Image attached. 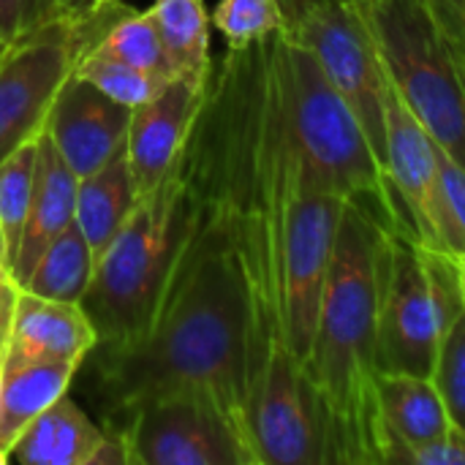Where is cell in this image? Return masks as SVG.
Instances as JSON below:
<instances>
[{
  "mask_svg": "<svg viewBox=\"0 0 465 465\" xmlns=\"http://www.w3.org/2000/svg\"><path fill=\"white\" fill-rule=\"evenodd\" d=\"M452 264H455V275H458V292H460V300L465 305V253L452 256Z\"/></svg>",
  "mask_w": 465,
  "mask_h": 465,
  "instance_id": "obj_33",
  "label": "cell"
},
{
  "mask_svg": "<svg viewBox=\"0 0 465 465\" xmlns=\"http://www.w3.org/2000/svg\"><path fill=\"white\" fill-rule=\"evenodd\" d=\"M139 188L131 172L128 147L117 153L109 163L95 169L87 177H79L76 185V215L74 223L84 234L95 262L104 256L109 242L117 237L128 215L139 202Z\"/></svg>",
  "mask_w": 465,
  "mask_h": 465,
  "instance_id": "obj_17",
  "label": "cell"
},
{
  "mask_svg": "<svg viewBox=\"0 0 465 465\" xmlns=\"http://www.w3.org/2000/svg\"><path fill=\"white\" fill-rule=\"evenodd\" d=\"M79 368L76 362H33L0 373V452L5 458L25 428L68 392Z\"/></svg>",
  "mask_w": 465,
  "mask_h": 465,
  "instance_id": "obj_18",
  "label": "cell"
},
{
  "mask_svg": "<svg viewBox=\"0 0 465 465\" xmlns=\"http://www.w3.org/2000/svg\"><path fill=\"white\" fill-rule=\"evenodd\" d=\"M5 49H8V46H5V44H3V41H0V57H3V54H5Z\"/></svg>",
  "mask_w": 465,
  "mask_h": 465,
  "instance_id": "obj_36",
  "label": "cell"
},
{
  "mask_svg": "<svg viewBox=\"0 0 465 465\" xmlns=\"http://www.w3.org/2000/svg\"><path fill=\"white\" fill-rule=\"evenodd\" d=\"M221 207L248 297V403L308 376L316 308L349 196L308 155L292 120L281 33L213 63L183 147Z\"/></svg>",
  "mask_w": 465,
  "mask_h": 465,
  "instance_id": "obj_1",
  "label": "cell"
},
{
  "mask_svg": "<svg viewBox=\"0 0 465 465\" xmlns=\"http://www.w3.org/2000/svg\"><path fill=\"white\" fill-rule=\"evenodd\" d=\"M379 420L384 430V465L409 450L428 447L450 433L452 422L430 376L379 373Z\"/></svg>",
  "mask_w": 465,
  "mask_h": 465,
  "instance_id": "obj_15",
  "label": "cell"
},
{
  "mask_svg": "<svg viewBox=\"0 0 465 465\" xmlns=\"http://www.w3.org/2000/svg\"><path fill=\"white\" fill-rule=\"evenodd\" d=\"M395 465H465V433L450 428L439 441L403 452Z\"/></svg>",
  "mask_w": 465,
  "mask_h": 465,
  "instance_id": "obj_28",
  "label": "cell"
},
{
  "mask_svg": "<svg viewBox=\"0 0 465 465\" xmlns=\"http://www.w3.org/2000/svg\"><path fill=\"white\" fill-rule=\"evenodd\" d=\"M360 11L398 93L465 169V46L447 35L425 0H371Z\"/></svg>",
  "mask_w": 465,
  "mask_h": 465,
  "instance_id": "obj_5",
  "label": "cell"
},
{
  "mask_svg": "<svg viewBox=\"0 0 465 465\" xmlns=\"http://www.w3.org/2000/svg\"><path fill=\"white\" fill-rule=\"evenodd\" d=\"M289 35L313 54L384 166L387 68L360 5L351 0H330L311 11L294 30H289Z\"/></svg>",
  "mask_w": 465,
  "mask_h": 465,
  "instance_id": "obj_9",
  "label": "cell"
},
{
  "mask_svg": "<svg viewBox=\"0 0 465 465\" xmlns=\"http://www.w3.org/2000/svg\"><path fill=\"white\" fill-rule=\"evenodd\" d=\"M0 253L5 256V242H3V229H0ZM5 262H8V256H5ZM11 267V264H8Z\"/></svg>",
  "mask_w": 465,
  "mask_h": 465,
  "instance_id": "obj_35",
  "label": "cell"
},
{
  "mask_svg": "<svg viewBox=\"0 0 465 465\" xmlns=\"http://www.w3.org/2000/svg\"><path fill=\"white\" fill-rule=\"evenodd\" d=\"M188 188L191 223L153 324L142 338L123 346H95L87 357L93 360L95 398L106 417L120 420L142 401L202 390L226 409L251 441L245 283L221 207L191 172Z\"/></svg>",
  "mask_w": 465,
  "mask_h": 465,
  "instance_id": "obj_2",
  "label": "cell"
},
{
  "mask_svg": "<svg viewBox=\"0 0 465 465\" xmlns=\"http://www.w3.org/2000/svg\"><path fill=\"white\" fill-rule=\"evenodd\" d=\"M169 65L174 74L207 79L210 57V14L204 0H155L150 5Z\"/></svg>",
  "mask_w": 465,
  "mask_h": 465,
  "instance_id": "obj_19",
  "label": "cell"
},
{
  "mask_svg": "<svg viewBox=\"0 0 465 465\" xmlns=\"http://www.w3.org/2000/svg\"><path fill=\"white\" fill-rule=\"evenodd\" d=\"M439 144L409 109L387 74L384 90V177L392 204V223L433 245Z\"/></svg>",
  "mask_w": 465,
  "mask_h": 465,
  "instance_id": "obj_10",
  "label": "cell"
},
{
  "mask_svg": "<svg viewBox=\"0 0 465 465\" xmlns=\"http://www.w3.org/2000/svg\"><path fill=\"white\" fill-rule=\"evenodd\" d=\"M114 422L131 465H259L245 430L202 390H177L128 409Z\"/></svg>",
  "mask_w": 465,
  "mask_h": 465,
  "instance_id": "obj_8",
  "label": "cell"
},
{
  "mask_svg": "<svg viewBox=\"0 0 465 465\" xmlns=\"http://www.w3.org/2000/svg\"><path fill=\"white\" fill-rule=\"evenodd\" d=\"M351 3H357V5H362V3H371V0H351Z\"/></svg>",
  "mask_w": 465,
  "mask_h": 465,
  "instance_id": "obj_37",
  "label": "cell"
},
{
  "mask_svg": "<svg viewBox=\"0 0 465 465\" xmlns=\"http://www.w3.org/2000/svg\"><path fill=\"white\" fill-rule=\"evenodd\" d=\"M95 346H98V335L82 302L44 300L22 289L0 373L33 362L84 365V360Z\"/></svg>",
  "mask_w": 465,
  "mask_h": 465,
  "instance_id": "obj_13",
  "label": "cell"
},
{
  "mask_svg": "<svg viewBox=\"0 0 465 465\" xmlns=\"http://www.w3.org/2000/svg\"><path fill=\"white\" fill-rule=\"evenodd\" d=\"M430 379L441 392L452 428L465 433V308L441 338Z\"/></svg>",
  "mask_w": 465,
  "mask_h": 465,
  "instance_id": "obj_26",
  "label": "cell"
},
{
  "mask_svg": "<svg viewBox=\"0 0 465 465\" xmlns=\"http://www.w3.org/2000/svg\"><path fill=\"white\" fill-rule=\"evenodd\" d=\"M125 11V3L109 0L90 16H60L5 49L0 57V163L46 131L54 98L79 57L87 54Z\"/></svg>",
  "mask_w": 465,
  "mask_h": 465,
  "instance_id": "obj_7",
  "label": "cell"
},
{
  "mask_svg": "<svg viewBox=\"0 0 465 465\" xmlns=\"http://www.w3.org/2000/svg\"><path fill=\"white\" fill-rule=\"evenodd\" d=\"M390 210L351 196L343 207L305 371L330 414L338 465H384L379 420V281Z\"/></svg>",
  "mask_w": 465,
  "mask_h": 465,
  "instance_id": "obj_3",
  "label": "cell"
},
{
  "mask_svg": "<svg viewBox=\"0 0 465 465\" xmlns=\"http://www.w3.org/2000/svg\"><path fill=\"white\" fill-rule=\"evenodd\" d=\"M281 3V11H283V33L294 30L311 11H316L319 5L330 3V0H278Z\"/></svg>",
  "mask_w": 465,
  "mask_h": 465,
  "instance_id": "obj_31",
  "label": "cell"
},
{
  "mask_svg": "<svg viewBox=\"0 0 465 465\" xmlns=\"http://www.w3.org/2000/svg\"><path fill=\"white\" fill-rule=\"evenodd\" d=\"M191 223V188L183 153L169 172L139 196L134 213L95 262L82 297L98 346H123L147 332L169 270Z\"/></svg>",
  "mask_w": 465,
  "mask_h": 465,
  "instance_id": "obj_4",
  "label": "cell"
},
{
  "mask_svg": "<svg viewBox=\"0 0 465 465\" xmlns=\"http://www.w3.org/2000/svg\"><path fill=\"white\" fill-rule=\"evenodd\" d=\"M19 292H22V286L16 281H0V368H3L5 346H8V335H11V322H14Z\"/></svg>",
  "mask_w": 465,
  "mask_h": 465,
  "instance_id": "obj_30",
  "label": "cell"
},
{
  "mask_svg": "<svg viewBox=\"0 0 465 465\" xmlns=\"http://www.w3.org/2000/svg\"><path fill=\"white\" fill-rule=\"evenodd\" d=\"M95 272V256L79 232L76 223H71L52 245L41 253L35 267L30 270L25 281V292L44 297V300H60V302H82L90 281Z\"/></svg>",
  "mask_w": 465,
  "mask_h": 465,
  "instance_id": "obj_20",
  "label": "cell"
},
{
  "mask_svg": "<svg viewBox=\"0 0 465 465\" xmlns=\"http://www.w3.org/2000/svg\"><path fill=\"white\" fill-rule=\"evenodd\" d=\"M74 74H79L82 79L93 82L98 90H104L109 98L125 104V106H139L144 101H150L169 79L166 76H155V74H147V71H139L101 49H90L87 54L79 57Z\"/></svg>",
  "mask_w": 465,
  "mask_h": 465,
  "instance_id": "obj_23",
  "label": "cell"
},
{
  "mask_svg": "<svg viewBox=\"0 0 465 465\" xmlns=\"http://www.w3.org/2000/svg\"><path fill=\"white\" fill-rule=\"evenodd\" d=\"M131 106L71 74L49 112L46 136L76 177H87L128 147Z\"/></svg>",
  "mask_w": 465,
  "mask_h": 465,
  "instance_id": "obj_11",
  "label": "cell"
},
{
  "mask_svg": "<svg viewBox=\"0 0 465 465\" xmlns=\"http://www.w3.org/2000/svg\"><path fill=\"white\" fill-rule=\"evenodd\" d=\"M213 22L232 49L264 41L286 27L278 0H221Z\"/></svg>",
  "mask_w": 465,
  "mask_h": 465,
  "instance_id": "obj_25",
  "label": "cell"
},
{
  "mask_svg": "<svg viewBox=\"0 0 465 465\" xmlns=\"http://www.w3.org/2000/svg\"><path fill=\"white\" fill-rule=\"evenodd\" d=\"M436 22L447 30V35L465 46V0H425Z\"/></svg>",
  "mask_w": 465,
  "mask_h": 465,
  "instance_id": "obj_29",
  "label": "cell"
},
{
  "mask_svg": "<svg viewBox=\"0 0 465 465\" xmlns=\"http://www.w3.org/2000/svg\"><path fill=\"white\" fill-rule=\"evenodd\" d=\"M57 8L63 11V16H74V19H82V16H90L95 11H101L109 0H54Z\"/></svg>",
  "mask_w": 465,
  "mask_h": 465,
  "instance_id": "obj_32",
  "label": "cell"
},
{
  "mask_svg": "<svg viewBox=\"0 0 465 465\" xmlns=\"http://www.w3.org/2000/svg\"><path fill=\"white\" fill-rule=\"evenodd\" d=\"M33 172H35V142L19 147L0 163V229L5 242L8 264H14L30 199H33Z\"/></svg>",
  "mask_w": 465,
  "mask_h": 465,
  "instance_id": "obj_22",
  "label": "cell"
},
{
  "mask_svg": "<svg viewBox=\"0 0 465 465\" xmlns=\"http://www.w3.org/2000/svg\"><path fill=\"white\" fill-rule=\"evenodd\" d=\"M463 308L452 256L390 223L379 281V373L430 376L441 338Z\"/></svg>",
  "mask_w": 465,
  "mask_h": 465,
  "instance_id": "obj_6",
  "label": "cell"
},
{
  "mask_svg": "<svg viewBox=\"0 0 465 465\" xmlns=\"http://www.w3.org/2000/svg\"><path fill=\"white\" fill-rule=\"evenodd\" d=\"M106 430L63 395L38 414L8 452V460L25 465H93Z\"/></svg>",
  "mask_w": 465,
  "mask_h": 465,
  "instance_id": "obj_16",
  "label": "cell"
},
{
  "mask_svg": "<svg viewBox=\"0 0 465 465\" xmlns=\"http://www.w3.org/2000/svg\"><path fill=\"white\" fill-rule=\"evenodd\" d=\"M207 79L174 74L150 101L131 109L128 161L139 193L150 191L177 161L207 98Z\"/></svg>",
  "mask_w": 465,
  "mask_h": 465,
  "instance_id": "obj_12",
  "label": "cell"
},
{
  "mask_svg": "<svg viewBox=\"0 0 465 465\" xmlns=\"http://www.w3.org/2000/svg\"><path fill=\"white\" fill-rule=\"evenodd\" d=\"M60 16L54 0H0V41L14 46Z\"/></svg>",
  "mask_w": 465,
  "mask_h": 465,
  "instance_id": "obj_27",
  "label": "cell"
},
{
  "mask_svg": "<svg viewBox=\"0 0 465 465\" xmlns=\"http://www.w3.org/2000/svg\"><path fill=\"white\" fill-rule=\"evenodd\" d=\"M76 185L79 177L63 161L46 131L35 139V172H33V199L22 232V242L16 259L11 264V275L19 286H25L30 270L41 259V253L57 240L76 215Z\"/></svg>",
  "mask_w": 465,
  "mask_h": 465,
  "instance_id": "obj_14",
  "label": "cell"
},
{
  "mask_svg": "<svg viewBox=\"0 0 465 465\" xmlns=\"http://www.w3.org/2000/svg\"><path fill=\"white\" fill-rule=\"evenodd\" d=\"M433 245L447 256L465 253V169L439 147Z\"/></svg>",
  "mask_w": 465,
  "mask_h": 465,
  "instance_id": "obj_24",
  "label": "cell"
},
{
  "mask_svg": "<svg viewBox=\"0 0 465 465\" xmlns=\"http://www.w3.org/2000/svg\"><path fill=\"white\" fill-rule=\"evenodd\" d=\"M95 49L155 76H174L153 11H125L109 27V33L95 44Z\"/></svg>",
  "mask_w": 465,
  "mask_h": 465,
  "instance_id": "obj_21",
  "label": "cell"
},
{
  "mask_svg": "<svg viewBox=\"0 0 465 465\" xmlns=\"http://www.w3.org/2000/svg\"><path fill=\"white\" fill-rule=\"evenodd\" d=\"M0 281H14L11 267H8V262H5V256H3V253H0Z\"/></svg>",
  "mask_w": 465,
  "mask_h": 465,
  "instance_id": "obj_34",
  "label": "cell"
}]
</instances>
